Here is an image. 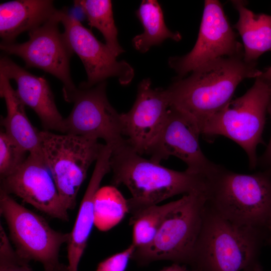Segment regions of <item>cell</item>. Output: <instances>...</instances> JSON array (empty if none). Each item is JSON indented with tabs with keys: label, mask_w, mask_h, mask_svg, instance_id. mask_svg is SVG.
Returning a JSON list of instances; mask_svg holds the SVG:
<instances>
[{
	"label": "cell",
	"mask_w": 271,
	"mask_h": 271,
	"mask_svg": "<svg viewBox=\"0 0 271 271\" xmlns=\"http://www.w3.org/2000/svg\"><path fill=\"white\" fill-rule=\"evenodd\" d=\"M110 164L112 185H123L131 195L127 199L131 216L177 195L207 191L205 177L172 170L146 159L127 139L112 149Z\"/></svg>",
	"instance_id": "1"
},
{
	"label": "cell",
	"mask_w": 271,
	"mask_h": 271,
	"mask_svg": "<svg viewBox=\"0 0 271 271\" xmlns=\"http://www.w3.org/2000/svg\"><path fill=\"white\" fill-rule=\"evenodd\" d=\"M262 71L256 62H247L243 55L223 57L210 61L186 78H178L166 89L170 105L193 118L200 129L210 117L232 99L238 84L256 78Z\"/></svg>",
	"instance_id": "2"
},
{
	"label": "cell",
	"mask_w": 271,
	"mask_h": 271,
	"mask_svg": "<svg viewBox=\"0 0 271 271\" xmlns=\"http://www.w3.org/2000/svg\"><path fill=\"white\" fill-rule=\"evenodd\" d=\"M264 228L234 223L206 203L191 266L196 271H263L259 257Z\"/></svg>",
	"instance_id": "3"
},
{
	"label": "cell",
	"mask_w": 271,
	"mask_h": 271,
	"mask_svg": "<svg viewBox=\"0 0 271 271\" xmlns=\"http://www.w3.org/2000/svg\"><path fill=\"white\" fill-rule=\"evenodd\" d=\"M206 178V205L211 210L234 223L266 229L271 211V169L242 174L221 166Z\"/></svg>",
	"instance_id": "4"
},
{
	"label": "cell",
	"mask_w": 271,
	"mask_h": 271,
	"mask_svg": "<svg viewBox=\"0 0 271 271\" xmlns=\"http://www.w3.org/2000/svg\"><path fill=\"white\" fill-rule=\"evenodd\" d=\"M271 91V83L259 76L241 96L232 99L201 126L206 137L223 136L234 141L246 153L249 167L257 166L256 148L262 134Z\"/></svg>",
	"instance_id": "5"
},
{
	"label": "cell",
	"mask_w": 271,
	"mask_h": 271,
	"mask_svg": "<svg viewBox=\"0 0 271 271\" xmlns=\"http://www.w3.org/2000/svg\"><path fill=\"white\" fill-rule=\"evenodd\" d=\"M207 200V191L184 195L182 202L168 215L153 241L136 248L131 259L140 266L161 260L191 266Z\"/></svg>",
	"instance_id": "6"
},
{
	"label": "cell",
	"mask_w": 271,
	"mask_h": 271,
	"mask_svg": "<svg viewBox=\"0 0 271 271\" xmlns=\"http://www.w3.org/2000/svg\"><path fill=\"white\" fill-rule=\"evenodd\" d=\"M43 157L67 210L73 209L88 170L96 162L103 144L96 139L72 134L40 131Z\"/></svg>",
	"instance_id": "7"
},
{
	"label": "cell",
	"mask_w": 271,
	"mask_h": 271,
	"mask_svg": "<svg viewBox=\"0 0 271 271\" xmlns=\"http://www.w3.org/2000/svg\"><path fill=\"white\" fill-rule=\"evenodd\" d=\"M0 212L8 226L15 250L21 257L28 261L41 262L45 271L66 266L59 262V253L62 245L68 242L70 233L56 231L43 217L1 190Z\"/></svg>",
	"instance_id": "8"
},
{
	"label": "cell",
	"mask_w": 271,
	"mask_h": 271,
	"mask_svg": "<svg viewBox=\"0 0 271 271\" xmlns=\"http://www.w3.org/2000/svg\"><path fill=\"white\" fill-rule=\"evenodd\" d=\"M62 92L64 100L73 104L64 118V133L101 139L112 149L125 141L121 113L107 97L106 81L92 86L82 82L74 89Z\"/></svg>",
	"instance_id": "9"
},
{
	"label": "cell",
	"mask_w": 271,
	"mask_h": 271,
	"mask_svg": "<svg viewBox=\"0 0 271 271\" xmlns=\"http://www.w3.org/2000/svg\"><path fill=\"white\" fill-rule=\"evenodd\" d=\"M57 10L45 23L28 32L27 41L1 42L0 48L7 54L22 58L26 68H39L56 77L63 84L62 90H71L76 87L70 70L74 52L64 34L59 30Z\"/></svg>",
	"instance_id": "10"
},
{
	"label": "cell",
	"mask_w": 271,
	"mask_h": 271,
	"mask_svg": "<svg viewBox=\"0 0 271 271\" xmlns=\"http://www.w3.org/2000/svg\"><path fill=\"white\" fill-rule=\"evenodd\" d=\"M218 1L206 0L196 43L186 55L174 56L169 66L183 78L188 73L213 60L223 57L244 55L243 47L237 40Z\"/></svg>",
	"instance_id": "11"
},
{
	"label": "cell",
	"mask_w": 271,
	"mask_h": 271,
	"mask_svg": "<svg viewBox=\"0 0 271 271\" xmlns=\"http://www.w3.org/2000/svg\"><path fill=\"white\" fill-rule=\"evenodd\" d=\"M201 134L193 118L170 105L164 123L147 154L158 163L175 156L187 165L188 172L207 177L221 165L211 162L203 153L199 142Z\"/></svg>",
	"instance_id": "12"
},
{
	"label": "cell",
	"mask_w": 271,
	"mask_h": 271,
	"mask_svg": "<svg viewBox=\"0 0 271 271\" xmlns=\"http://www.w3.org/2000/svg\"><path fill=\"white\" fill-rule=\"evenodd\" d=\"M60 23L64 28V34L74 52L81 59L86 71L89 86L106 81L112 77L119 83H130L134 75L132 67L126 61H117L116 56L108 46L99 41L92 32L85 27L66 10H57Z\"/></svg>",
	"instance_id": "13"
},
{
	"label": "cell",
	"mask_w": 271,
	"mask_h": 271,
	"mask_svg": "<svg viewBox=\"0 0 271 271\" xmlns=\"http://www.w3.org/2000/svg\"><path fill=\"white\" fill-rule=\"evenodd\" d=\"M55 218L68 221L54 181L43 155L29 154L25 161L1 179V189Z\"/></svg>",
	"instance_id": "14"
},
{
	"label": "cell",
	"mask_w": 271,
	"mask_h": 271,
	"mask_svg": "<svg viewBox=\"0 0 271 271\" xmlns=\"http://www.w3.org/2000/svg\"><path fill=\"white\" fill-rule=\"evenodd\" d=\"M170 106L166 89L153 88L150 78L140 82L132 107L121 113L124 136L139 154H147L164 123Z\"/></svg>",
	"instance_id": "15"
},
{
	"label": "cell",
	"mask_w": 271,
	"mask_h": 271,
	"mask_svg": "<svg viewBox=\"0 0 271 271\" xmlns=\"http://www.w3.org/2000/svg\"><path fill=\"white\" fill-rule=\"evenodd\" d=\"M0 73L16 81L18 97L36 113L44 130L64 133V118L57 109L46 79L29 72L7 56L1 57Z\"/></svg>",
	"instance_id": "16"
},
{
	"label": "cell",
	"mask_w": 271,
	"mask_h": 271,
	"mask_svg": "<svg viewBox=\"0 0 271 271\" xmlns=\"http://www.w3.org/2000/svg\"><path fill=\"white\" fill-rule=\"evenodd\" d=\"M112 149L103 144L91 178L82 200L78 214L70 232L67 243L68 271H78L79 261L86 247L94 225V201L95 194L104 176L111 171Z\"/></svg>",
	"instance_id": "17"
},
{
	"label": "cell",
	"mask_w": 271,
	"mask_h": 271,
	"mask_svg": "<svg viewBox=\"0 0 271 271\" xmlns=\"http://www.w3.org/2000/svg\"><path fill=\"white\" fill-rule=\"evenodd\" d=\"M57 10L51 0H16L1 3V42H15L20 34L41 26L51 18Z\"/></svg>",
	"instance_id": "18"
},
{
	"label": "cell",
	"mask_w": 271,
	"mask_h": 271,
	"mask_svg": "<svg viewBox=\"0 0 271 271\" xmlns=\"http://www.w3.org/2000/svg\"><path fill=\"white\" fill-rule=\"evenodd\" d=\"M0 96L4 99L7 115L1 119L5 132L29 154L43 155L40 131L29 118L25 105L12 87L10 80L0 73Z\"/></svg>",
	"instance_id": "19"
},
{
	"label": "cell",
	"mask_w": 271,
	"mask_h": 271,
	"mask_svg": "<svg viewBox=\"0 0 271 271\" xmlns=\"http://www.w3.org/2000/svg\"><path fill=\"white\" fill-rule=\"evenodd\" d=\"M239 19L234 25L243 42V58L247 62H256L264 53L271 51V15L255 14L243 1H232Z\"/></svg>",
	"instance_id": "20"
},
{
	"label": "cell",
	"mask_w": 271,
	"mask_h": 271,
	"mask_svg": "<svg viewBox=\"0 0 271 271\" xmlns=\"http://www.w3.org/2000/svg\"><path fill=\"white\" fill-rule=\"evenodd\" d=\"M136 14L144 32L132 39V44L140 52L145 53L152 46L159 45L166 39L177 42L181 40L179 32H172L166 26L163 11L157 1H142Z\"/></svg>",
	"instance_id": "21"
},
{
	"label": "cell",
	"mask_w": 271,
	"mask_h": 271,
	"mask_svg": "<svg viewBox=\"0 0 271 271\" xmlns=\"http://www.w3.org/2000/svg\"><path fill=\"white\" fill-rule=\"evenodd\" d=\"M73 2L86 16L88 25L101 32L105 44L115 56L124 52L117 40L118 32L113 17L111 1L75 0Z\"/></svg>",
	"instance_id": "22"
},
{
	"label": "cell",
	"mask_w": 271,
	"mask_h": 271,
	"mask_svg": "<svg viewBox=\"0 0 271 271\" xmlns=\"http://www.w3.org/2000/svg\"><path fill=\"white\" fill-rule=\"evenodd\" d=\"M128 213L127 199L113 185L100 187L94 201V225L100 231L112 228Z\"/></svg>",
	"instance_id": "23"
},
{
	"label": "cell",
	"mask_w": 271,
	"mask_h": 271,
	"mask_svg": "<svg viewBox=\"0 0 271 271\" xmlns=\"http://www.w3.org/2000/svg\"><path fill=\"white\" fill-rule=\"evenodd\" d=\"M183 200L180 199L163 205L147 207L130 216L132 226L131 244L136 248L146 246L154 239L168 215Z\"/></svg>",
	"instance_id": "24"
},
{
	"label": "cell",
	"mask_w": 271,
	"mask_h": 271,
	"mask_svg": "<svg viewBox=\"0 0 271 271\" xmlns=\"http://www.w3.org/2000/svg\"><path fill=\"white\" fill-rule=\"evenodd\" d=\"M29 153L5 131L0 132V176L3 179L13 172L25 161Z\"/></svg>",
	"instance_id": "25"
},
{
	"label": "cell",
	"mask_w": 271,
	"mask_h": 271,
	"mask_svg": "<svg viewBox=\"0 0 271 271\" xmlns=\"http://www.w3.org/2000/svg\"><path fill=\"white\" fill-rule=\"evenodd\" d=\"M28 261L21 257L11 244L3 226L0 225V271H32ZM52 271H68V265Z\"/></svg>",
	"instance_id": "26"
},
{
	"label": "cell",
	"mask_w": 271,
	"mask_h": 271,
	"mask_svg": "<svg viewBox=\"0 0 271 271\" xmlns=\"http://www.w3.org/2000/svg\"><path fill=\"white\" fill-rule=\"evenodd\" d=\"M135 249L131 243L124 250L100 262L96 271H125Z\"/></svg>",
	"instance_id": "27"
},
{
	"label": "cell",
	"mask_w": 271,
	"mask_h": 271,
	"mask_svg": "<svg viewBox=\"0 0 271 271\" xmlns=\"http://www.w3.org/2000/svg\"><path fill=\"white\" fill-rule=\"evenodd\" d=\"M267 111L269 114L271 118V91ZM257 165L264 167L265 169H271V137L264 153L258 159Z\"/></svg>",
	"instance_id": "28"
},
{
	"label": "cell",
	"mask_w": 271,
	"mask_h": 271,
	"mask_svg": "<svg viewBox=\"0 0 271 271\" xmlns=\"http://www.w3.org/2000/svg\"><path fill=\"white\" fill-rule=\"evenodd\" d=\"M161 271H196L194 269H188L185 266L174 263L172 265L164 268Z\"/></svg>",
	"instance_id": "29"
},
{
	"label": "cell",
	"mask_w": 271,
	"mask_h": 271,
	"mask_svg": "<svg viewBox=\"0 0 271 271\" xmlns=\"http://www.w3.org/2000/svg\"><path fill=\"white\" fill-rule=\"evenodd\" d=\"M259 77L271 83V66L266 68L264 72L262 71Z\"/></svg>",
	"instance_id": "30"
},
{
	"label": "cell",
	"mask_w": 271,
	"mask_h": 271,
	"mask_svg": "<svg viewBox=\"0 0 271 271\" xmlns=\"http://www.w3.org/2000/svg\"><path fill=\"white\" fill-rule=\"evenodd\" d=\"M266 229L268 233V237L271 236V211L266 224Z\"/></svg>",
	"instance_id": "31"
},
{
	"label": "cell",
	"mask_w": 271,
	"mask_h": 271,
	"mask_svg": "<svg viewBox=\"0 0 271 271\" xmlns=\"http://www.w3.org/2000/svg\"><path fill=\"white\" fill-rule=\"evenodd\" d=\"M267 242L271 245V236L268 237Z\"/></svg>",
	"instance_id": "32"
}]
</instances>
